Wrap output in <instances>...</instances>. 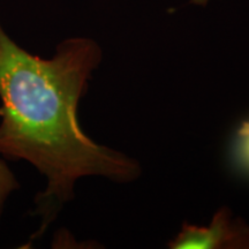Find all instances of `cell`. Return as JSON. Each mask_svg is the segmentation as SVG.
<instances>
[{"mask_svg": "<svg viewBox=\"0 0 249 249\" xmlns=\"http://www.w3.org/2000/svg\"><path fill=\"white\" fill-rule=\"evenodd\" d=\"M102 55L93 39L73 37L52 58H40L21 48L0 21V155L33 165L46 179L35 198L42 222L33 239L73 200L77 180L96 176L127 182L141 172L135 160L89 139L77 120Z\"/></svg>", "mask_w": 249, "mask_h": 249, "instance_id": "cell-1", "label": "cell"}, {"mask_svg": "<svg viewBox=\"0 0 249 249\" xmlns=\"http://www.w3.org/2000/svg\"><path fill=\"white\" fill-rule=\"evenodd\" d=\"M169 246L172 249L249 248V226L239 219L233 220L224 208L217 211L210 225H183Z\"/></svg>", "mask_w": 249, "mask_h": 249, "instance_id": "cell-2", "label": "cell"}, {"mask_svg": "<svg viewBox=\"0 0 249 249\" xmlns=\"http://www.w3.org/2000/svg\"><path fill=\"white\" fill-rule=\"evenodd\" d=\"M20 189V182L0 155V222L4 216L8 198Z\"/></svg>", "mask_w": 249, "mask_h": 249, "instance_id": "cell-3", "label": "cell"}, {"mask_svg": "<svg viewBox=\"0 0 249 249\" xmlns=\"http://www.w3.org/2000/svg\"><path fill=\"white\" fill-rule=\"evenodd\" d=\"M234 161L242 172L249 174V120H246L236 132Z\"/></svg>", "mask_w": 249, "mask_h": 249, "instance_id": "cell-4", "label": "cell"}]
</instances>
